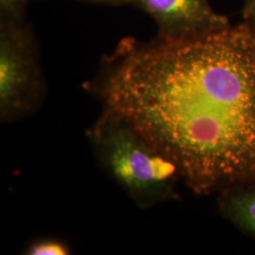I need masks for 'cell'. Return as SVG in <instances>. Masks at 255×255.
<instances>
[{
  "label": "cell",
  "instance_id": "52a82bcc",
  "mask_svg": "<svg viewBox=\"0 0 255 255\" xmlns=\"http://www.w3.org/2000/svg\"><path fill=\"white\" fill-rule=\"evenodd\" d=\"M31 0H0V20H24L27 5Z\"/></svg>",
  "mask_w": 255,
  "mask_h": 255
},
{
  "label": "cell",
  "instance_id": "6da1fadb",
  "mask_svg": "<svg viewBox=\"0 0 255 255\" xmlns=\"http://www.w3.org/2000/svg\"><path fill=\"white\" fill-rule=\"evenodd\" d=\"M91 91L171 161L198 195L255 182V27L126 37Z\"/></svg>",
  "mask_w": 255,
  "mask_h": 255
},
{
  "label": "cell",
  "instance_id": "5b68a950",
  "mask_svg": "<svg viewBox=\"0 0 255 255\" xmlns=\"http://www.w3.org/2000/svg\"><path fill=\"white\" fill-rule=\"evenodd\" d=\"M218 204L224 219L244 235L255 239V182L220 192Z\"/></svg>",
  "mask_w": 255,
  "mask_h": 255
},
{
  "label": "cell",
  "instance_id": "3957f363",
  "mask_svg": "<svg viewBox=\"0 0 255 255\" xmlns=\"http://www.w3.org/2000/svg\"><path fill=\"white\" fill-rule=\"evenodd\" d=\"M46 93L36 37L24 20H0V119L33 114Z\"/></svg>",
  "mask_w": 255,
  "mask_h": 255
},
{
  "label": "cell",
  "instance_id": "7a4b0ae2",
  "mask_svg": "<svg viewBox=\"0 0 255 255\" xmlns=\"http://www.w3.org/2000/svg\"><path fill=\"white\" fill-rule=\"evenodd\" d=\"M89 138L103 169L140 208L178 197V168L126 119L103 110Z\"/></svg>",
  "mask_w": 255,
  "mask_h": 255
},
{
  "label": "cell",
  "instance_id": "8992f818",
  "mask_svg": "<svg viewBox=\"0 0 255 255\" xmlns=\"http://www.w3.org/2000/svg\"><path fill=\"white\" fill-rule=\"evenodd\" d=\"M29 255H66L71 254L70 248L56 238L39 239L27 247L26 251Z\"/></svg>",
  "mask_w": 255,
  "mask_h": 255
},
{
  "label": "cell",
  "instance_id": "ba28073f",
  "mask_svg": "<svg viewBox=\"0 0 255 255\" xmlns=\"http://www.w3.org/2000/svg\"><path fill=\"white\" fill-rule=\"evenodd\" d=\"M242 17L244 22L255 27V0H245Z\"/></svg>",
  "mask_w": 255,
  "mask_h": 255
},
{
  "label": "cell",
  "instance_id": "9c48e42d",
  "mask_svg": "<svg viewBox=\"0 0 255 255\" xmlns=\"http://www.w3.org/2000/svg\"><path fill=\"white\" fill-rule=\"evenodd\" d=\"M79 1H84V2L98 4V5L116 6V7L129 5V0H79Z\"/></svg>",
  "mask_w": 255,
  "mask_h": 255
},
{
  "label": "cell",
  "instance_id": "277c9868",
  "mask_svg": "<svg viewBox=\"0 0 255 255\" xmlns=\"http://www.w3.org/2000/svg\"><path fill=\"white\" fill-rule=\"evenodd\" d=\"M129 5L154 20L158 36H186L230 24L226 16L214 10L209 0H129Z\"/></svg>",
  "mask_w": 255,
  "mask_h": 255
}]
</instances>
